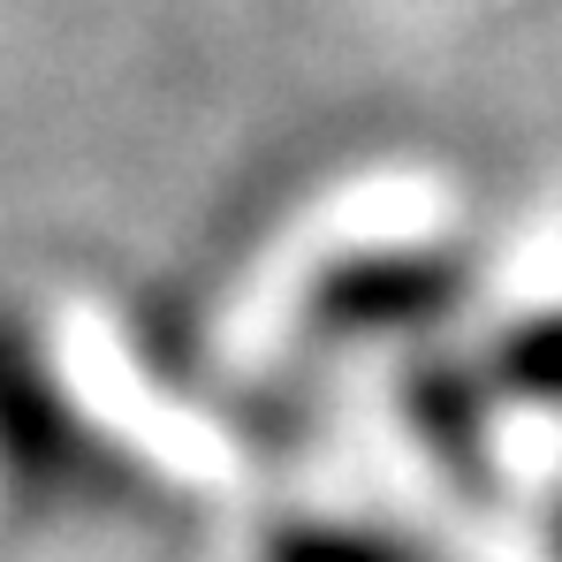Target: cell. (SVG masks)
I'll return each mask as SVG.
<instances>
[{
	"mask_svg": "<svg viewBox=\"0 0 562 562\" xmlns=\"http://www.w3.org/2000/svg\"><path fill=\"white\" fill-rule=\"evenodd\" d=\"M457 274L449 267H426V259H395V267H366V274H342L327 289L319 319L327 327H418L434 312H449Z\"/></svg>",
	"mask_w": 562,
	"mask_h": 562,
	"instance_id": "6da1fadb",
	"label": "cell"
},
{
	"mask_svg": "<svg viewBox=\"0 0 562 562\" xmlns=\"http://www.w3.org/2000/svg\"><path fill=\"white\" fill-rule=\"evenodd\" d=\"M0 449H8V464H23V471L61 464V457H54V449H61V418H54V403L31 387V366H23L15 342H0Z\"/></svg>",
	"mask_w": 562,
	"mask_h": 562,
	"instance_id": "7a4b0ae2",
	"label": "cell"
},
{
	"mask_svg": "<svg viewBox=\"0 0 562 562\" xmlns=\"http://www.w3.org/2000/svg\"><path fill=\"white\" fill-rule=\"evenodd\" d=\"M494 373H502V387H509V395H540V403H562V312H555V319H532V327H517V335L502 342Z\"/></svg>",
	"mask_w": 562,
	"mask_h": 562,
	"instance_id": "3957f363",
	"label": "cell"
},
{
	"mask_svg": "<svg viewBox=\"0 0 562 562\" xmlns=\"http://www.w3.org/2000/svg\"><path fill=\"white\" fill-rule=\"evenodd\" d=\"M418 418L441 441V457H457V464L479 457V387H464V373H449V366L418 373Z\"/></svg>",
	"mask_w": 562,
	"mask_h": 562,
	"instance_id": "277c9868",
	"label": "cell"
},
{
	"mask_svg": "<svg viewBox=\"0 0 562 562\" xmlns=\"http://www.w3.org/2000/svg\"><path fill=\"white\" fill-rule=\"evenodd\" d=\"M267 562H426L418 548H395L380 532H327V525H296L281 532Z\"/></svg>",
	"mask_w": 562,
	"mask_h": 562,
	"instance_id": "5b68a950",
	"label": "cell"
}]
</instances>
